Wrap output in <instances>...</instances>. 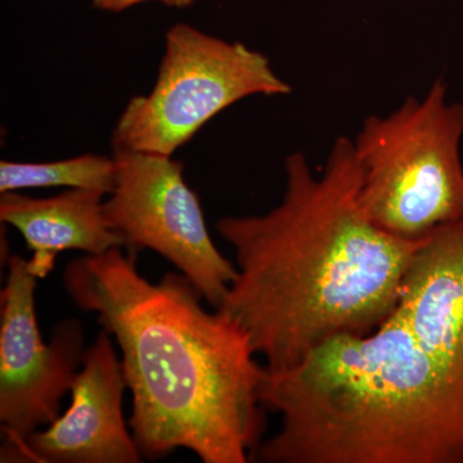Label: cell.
<instances>
[{"instance_id": "cell-1", "label": "cell", "mask_w": 463, "mask_h": 463, "mask_svg": "<svg viewBox=\"0 0 463 463\" xmlns=\"http://www.w3.org/2000/svg\"><path fill=\"white\" fill-rule=\"evenodd\" d=\"M259 401L281 429L257 461L463 463V218L421 241L374 330L265 368Z\"/></svg>"}, {"instance_id": "cell-5", "label": "cell", "mask_w": 463, "mask_h": 463, "mask_svg": "<svg viewBox=\"0 0 463 463\" xmlns=\"http://www.w3.org/2000/svg\"><path fill=\"white\" fill-rule=\"evenodd\" d=\"M291 91L260 52L175 24L166 33L156 83L128 102L112 132V148L173 156L239 100Z\"/></svg>"}, {"instance_id": "cell-7", "label": "cell", "mask_w": 463, "mask_h": 463, "mask_svg": "<svg viewBox=\"0 0 463 463\" xmlns=\"http://www.w3.org/2000/svg\"><path fill=\"white\" fill-rule=\"evenodd\" d=\"M0 295V422L2 448L24 443L33 431L61 416L83 365L85 335L78 318L57 323L45 344L35 310L38 279L27 260L12 255Z\"/></svg>"}, {"instance_id": "cell-10", "label": "cell", "mask_w": 463, "mask_h": 463, "mask_svg": "<svg viewBox=\"0 0 463 463\" xmlns=\"http://www.w3.org/2000/svg\"><path fill=\"white\" fill-rule=\"evenodd\" d=\"M118 181L115 157L87 154L54 163H0V194L29 188H90L111 194Z\"/></svg>"}, {"instance_id": "cell-2", "label": "cell", "mask_w": 463, "mask_h": 463, "mask_svg": "<svg viewBox=\"0 0 463 463\" xmlns=\"http://www.w3.org/2000/svg\"><path fill=\"white\" fill-rule=\"evenodd\" d=\"M282 201L264 215L224 216L236 281L221 309L248 332L269 371L300 364L326 341L368 334L397 304L421 241L392 236L368 216L352 139L340 137L313 173L285 158Z\"/></svg>"}, {"instance_id": "cell-3", "label": "cell", "mask_w": 463, "mask_h": 463, "mask_svg": "<svg viewBox=\"0 0 463 463\" xmlns=\"http://www.w3.org/2000/svg\"><path fill=\"white\" fill-rule=\"evenodd\" d=\"M137 258L115 248L74 259L63 286L120 347L139 452L158 459L183 448L203 463L249 462L264 431L265 367L248 332L223 310H206L182 273L147 281Z\"/></svg>"}, {"instance_id": "cell-8", "label": "cell", "mask_w": 463, "mask_h": 463, "mask_svg": "<svg viewBox=\"0 0 463 463\" xmlns=\"http://www.w3.org/2000/svg\"><path fill=\"white\" fill-rule=\"evenodd\" d=\"M125 389L123 362L116 354L111 335L102 328L85 350L66 412L45 430L33 431L24 443L2 448L0 462H141V452L125 421Z\"/></svg>"}, {"instance_id": "cell-4", "label": "cell", "mask_w": 463, "mask_h": 463, "mask_svg": "<svg viewBox=\"0 0 463 463\" xmlns=\"http://www.w3.org/2000/svg\"><path fill=\"white\" fill-rule=\"evenodd\" d=\"M463 105L438 80L388 115H371L352 139L359 197L383 231L420 241L463 218Z\"/></svg>"}, {"instance_id": "cell-6", "label": "cell", "mask_w": 463, "mask_h": 463, "mask_svg": "<svg viewBox=\"0 0 463 463\" xmlns=\"http://www.w3.org/2000/svg\"><path fill=\"white\" fill-rule=\"evenodd\" d=\"M114 157L118 181L103 201L109 228L120 234L127 251L149 249L175 265L214 310L221 309L239 270L213 242L181 161L123 148H115Z\"/></svg>"}, {"instance_id": "cell-9", "label": "cell", "mask_w": 463, "mask_h": 463, "mask_svg": "<svg viewBox=\"0 0 463 463\" xmlns=\"http://www.w3.org/2000/svg\"><path fill=\"white\" fill-rule=\"evenodd\" d=\"M103 192L90 188H70L47 199L5 192L0 196V221L23 234L33 251L27 268L36 279H44L66 250L100 255L124 248L103 215Z\"/></svg>"}, {"instance_id": "cell-11", "label": "cell", "mask_w": 463, "mask_h": 463, "mask_svg": "<svg viewBox=\"0 0 463 463\" xmlns=\"http://www.w3.org/2000/svg\"><path fill=\"white\" fill-rule=\"evenodd\" d=\"M91 2H93L94 8L99 9V11L118 14V12L127 11L134 5H142V3L157 2L163 3L167 7L188 8L196 0H91Z\"/></svg>"}]
</instances>
